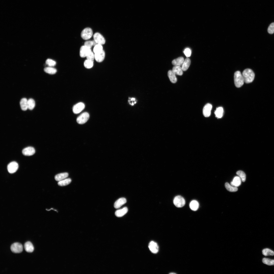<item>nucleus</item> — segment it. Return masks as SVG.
<instances>
[{"label": "nucleus", "instance_id": "4be33fe9", "mask_svg": "<svg viewBox=\"0 0 274 274\" xmlns=\"http://www.w3.org/2000/svg\"><path fill=\"white\" fill-rule=\"evenodd\" d=\"M68 175L67 173H61L56 175L55 178L56 181H59L66 178Z\"/></svg>", "mask_w": 274, "mask_h": 274}, {"label": "nucleus", "instance_id": "aec40b11", "mask_svg": "<svg viewBox=\"0 0 274 274\" xmlns=\"http://www.w3.org/2000/svg\"><path fill=\"white\" fill-rule=\"evenodd\" d=\"M168 76L170 81L173 83H175L177 81V78L173 70H170L168 72Z\"/></svg>", "mask_w": 274, "mask_h": 274}, {"label": "nucleus", "instance_id": "5701e85b", "mask_svg": "<svg viewBox=\"0 0 274 274\" xmlns=\"http://www.w3.org/2000/svg\"><path fill=\"white\" fill-rule=\"evenodd\" d=\"M216 117L218 118H221L223 116L224 110L221 107H219L216 108L214 112Z\"/></svg>", "mask_w": 274, "mask_h": 274}, {"label": "nucleus", "instance_id": "c756f323", "mask_svg": "<svg viewBox=\"0 0 274 274\" xmlns=\"http://www.w3.org/2000/svg\"><path fill=\"white\" fill-rule=\"evenodd\" d=\"M262 252L263 254L265 256L274 255V252L268 248L263 249L262 251Z\"/></svg>", "mask_w": 274, "mask_h": 274}, {"label": "nucleus", "instance_id": "e433bc0d", "mask_svg": "<svg viewBox=\"0 0 274 274\" xmlns=\"http://www.w3.org/2000/svg\"><path fill=\"white\" fill-rule=\"evenodd\" d=\"M267 31L268 33L270 34H272L274 33V22L270 24L268 28Z\"/></svg>", "mask_w": 274, "mask_h": 274}, {"label": "nucleus", "instance_id": "4468645a", "mask_svg": "<svg viewBox=\"0 0 274 274\" xmlns=\"http://www.w3.org/2000/svg\"><path fill=\"white\" fill-rule=\"evenodd\" d=\"M95 58L96 61L100 62H102L104 59L105 56V53L103 50L102 51L95 53Z\"/></svg>", "mask_w": 274, "mask_h": 274}, {"label": "nucleus", "instance_id": "473e14b6", "mask_svg": "<svg viewBox=\"0 0 274 274\" xmlns=\"http://www.w3.org/2000/svg\"><path fill=\"white\" fill-rule=\"evenodd\" d=\"M236 174L241 178L243 182H245L246 179V175L244 172L239 170L236 172Z\"/></svg>", "mask_w": 274, "mask_h": 274}, {"label": "nucleus", "instance_id": "7c9ffc66", "mask_svg": "<svg viewBox=\"0 0 274 274\" xmlns=\"http://www.w3.org/2000/svg\"><path fill=\"white\" fill-rule=\"evenodd\" d=\"M35 105V102L33 99L30 98L28 100V109L30 110L33 109Z\"/></svg>", "mask_w": 274, "mask_h": 274}, {"label": "nucleus", "instance_id": "f03ea898", "mask_svg": "<svg viewBox=\"0 0 274 274\" xmlns=\"http://www.w3.org/2000/svg\"><path fill=\"white\" fill-rule=\"evenodd\" d=\"M234 80L235 85L237 88H240L243 85L244 80L242 75L240 71H237L235 72Z\"/></svg>", "mask_w": 274, "mask_h": 274}, {"label": "nucleus", "instance_id": "0eeeda50", "mask_svg": "<svg viewBox=\"0 0 274 274\" xmlns=\"http://www.w3.org/2000/svg\"><path fill=\"white\" fill-rule=\"evenodd\" d=\"M18 168V164L15 161L11 162L8 164L7 166L8 171L11 174L15 173L17 171Z\"/></svg>", "mask_w": 274, "mask_h": 274}, {"label": "nucleus", "instance_id": "412c9836", "mask_svg": "<svg viewBox=\"0 0 274 274\" xmlns=\"http://www.w3.org/2000/svg\"><path fill=\"white\" fill-rule=\"evenodd\" d=\"M24 248L25 251L28 252H32L34 249L32 244L30 242H27L25 243Z\"/></svg>", "mask_w": 274, "mask_h": 274}, {"label": "nucleus", "instance_id": "4c0bfd02", "mask_svg": "<svg viewBox=\"0 0 274 274\" xmlns=\"http://www.w3.org/2000/svg\"><path fill=\"white\" fill-rule=\"evenodd\" d=\"M87 59L93 61L95 58L94 55L91 51L86 57Z\"/></svg>", "mask_w": 274, "mask_h": 274}, {"label": "nucleus", "instance_id": "9d476101", "mask_svg": "<svg viewBox=\"0 0 274 274\" xmlns=\"http://www.w3.org/2000/svg\"><path fill=\"white\" fill-rule=\"evenodd\" d=\"M212 108V105L209 103L207 104L204 106L203 110V113L204 116L208 117L210 116Z\"/></svg>", "mask_w": 274, "mask_h": 274}, {"label": "nucleus", "instance_id": "b1692460", "mask_svg": "<svg viewBox=\"0 0 274 274\" xmlns=\"http://www.w3.org/2000/svg\"><path fill=\"white\" fill-rule=\"evenodd\" d=\"M190 60L188 58H186L182 65V68L183 71H186L189 68L191 64Z\"/></svg>", "mask_w": 274, "mask_h": 274}, {"label": "nucleus", "instance_id": "72a5a7b5", "mask_svg": "<svg viewBox=\"0 0 274 274\" xmlns=\"http://www.w3.org/2000/svg\"><path fill=\"white\" fill-rule=\"evenodd\" d=\"M84 65V67L87 68H91L93 65V61L87 59L85 61Z\"/></svg>", "mask_w": 274, "mask_h": 274}, {"label": "nucleus", "instance_id": "c9c22d12", "mask_svg": "<svg viewBox=\"0 0 274 274\" xmlns=\"http://www.w3.org/2000/svg\"><path fill=\"white\" fill-rule=\"evenodd\" d=\"M46 63L49 66L52 67L56 65V62L55 61L52 59H47L46 60Z\"/></svg>", "mask_w": 274, "mask_h": 274}, {"label": "nucleus", "instance_id": "f8f14e48", "mask_svg": "<svg viewBox=\"0 0 274 274\" xmlns=\"http://www.w3.org/2000/svg\"><path fill=\"white\" fill-rule=\"evenodd\" d=\"M148 247L151 251L153 253H156L159 251L158 246L157 243L154 241H152L150 242L148 245Z\"/></svg>", "mask_w": 274, "mask_h": 274}, {"label": "nucleus", "instance_id": "f704fd0d", "mask_svg": "<svg viewBox=\"0 0 274 274\" xmlns=\"http://www.w3.org/2000/svg\"><path fill=\"white\" fill-rule=\"evenodd\" d=\"M103 48L101 45L97 44L94 46L93 50L95 53H98L102 51L103 50Z\"/></svg>", "mask_w": 274, "mask_h": 274}, {"label": "nucleus", "instance_id": "423d86ee", "mask_svg": "<svg viewBox=\"0 0 274 274\" xmlns=\"http://www.w3.org/2000/svg\"><path fill=\"white\" fill-rule=\"evenodd\" d=\"M10 249L12 252L15 253H19L22 251L23 247L21 244L18 243H15L11 245Z\"/></svg>", "mask_w": 274, "mask_h": 274}, {"label": "nucleus", "instance_id": "20e7f679", "mask_svg": "<svg viewBox=\"0 0 274 274\" xmlns=\"http://www.w3.org/2000/svg\"><path fill=\"white\" fill-rule=\"evenodd\" d=\"M173 203L175 206L177 207L181 208L184 205L185 201L184 199L182 197L178 195L175 197L173 200Z\"/></svg>", "mask_w": 274, "mask_h": 274}, {"label": "nucleus", "instance_id": "6ab92c4d", "mask_svg": "<svg viewBox=\"0 0 274 274\" xmlns=\"http://www.w3.org/2000/svg\"><path fill=\"white\" fill-rule=\"evenodd\" d=\"M20 104L21 109L23 111H26L28 109V100L25 98L22 99L20 102Z\"/></svg>", "mask_w": 274, "mask_h": 274}, {"label": "nucleus", "instance_id": "ea45409f", "mask_svg": "<svg viewBox=\"0 0 274 274\" xmlns=\"http://www.w3.org/2000/svg\"><path fill=\"white\" fill-rule=\"evenodd\" d=\"M184 53L186 56L188 57L190 56L191 52V50L189 48H187L184 49Z\"/></svg>", "mask_w": 274, "mask_h": 274}, {"label": "nucleus", "instance_id": "1a4fd4ad", "mask_svg": "<svg viewBox=\"0 0 274 274\" xmlns=\"http://www.w3.org/2000/svg\"><path fill=\"white\" fill-rule=\"evenodd\" d=\"M85 107V105L82 102H79L73 106V112L75 114H78L84 109Z\"/></svg>", "mask_w": 274, "mask_h": 274}, {"label": "nucleus", "instance_id": "a211bd4d", "mask_svg": "<svg viewBox=\"0 0 274 274\" xmlns=\"http://www.w3.org/2000/svg\"><path fill=\"white\" fill-rule=\"evenodd\" d=\"M242 180L238 176L235 177L231 182V185L237 187L240 186Z\"/></svg>", "mask_w": 274, "mask_h": 274}, {"label": "nucleus", "instance_id": "ddd939ff", "mask_svg": "<svg viewBox=\"0 0 274 274\" xmlns=\"http://www.w3.org/2000/svg\"><path fill=\"white\" fill-rule=\"evenodd\" d=\"M23 155L26 156H31L35 153L34 148L32 147H28L24 149L22 151Z\"/></svg>", "mask_w": 274, "mask_h": 274}, {"label": "nucleus", "instance_id": "2eb2a0df", "mask_svg": "<svg viewBox=\"0 0 274 274\" xmlns=\"http://www.w3.org/2000/svg\"><path fill=\"white\" fill-rule=\"evenodd\" d=\"M127 202L126 199L124 198H120L117 200L114 204V207L116 209L120 208Z\"/></svg>", "mask_w": 274, "mask_h": 274}, {"label": "nucleus", "instance_id": "f3484780", "mask_svg": "<svg viewBox=\"0 0 274 274\" xmlns=\"http://www.w3.org/2000/svg\"><path fill=\"white\" fill-rule=\"evenodd\" d=\"M184 61L183 57H180L173 60L172 62V63L175 66H180L182 65Z\"/></svg>", "mask_w": 274, "mask_h": 274}, {"label": "nucleus", "instance_id": "39448f33", "mask_svg": "<svg viewBox=\"0 0 274 274\" xmlns=\"http://www.w3.org/2000/svg\"><path fill=\"white\" fill-rule=\"evenodd\" d=\"M89 117V115L88 112H83L77 117L76 119L77 122L79 124H84L88 121Z\"/></svg>", "mask_w": 274, "mask_h": 274}, {"label": "nucleus", "instance_id": "f257e3e1", "mask_svg": "<svg viewBox=\"0 0 274 274\" xmlns=\"http://www.w3.org/2000/svg\"><path fill=\"white\" fill-rule=\"evenodd\" d=\"M244 82L247 83L252 82L254 80L255 74L251 69L247 68L243 72L242 74Z\"/></svg>", "mask_w": 274, "mask_h": 274}, {"label": "nucleus", "instance_id": "393cba45", "mask_svg": "<svg viewBox=\"0 0 274 274\" xmlns=\"http://www.w3.org/2000/svg\"><path fill=\"white\" fill-rule=\"evenodd\" d=\"M190 207L191 209L192 210L196 211L199 208V203L196 200H193L190 203Z\"/></svg>", "mask_w": 274, "mask_h": 274}, {"label": "nucleus", "instance_id": "cd10ccee", "mask_svg": "<svg viewBox=\"0 0 274 274\" xmlns=\"http://www.w3.org/2000/svg\"><path fill=\"white\" fill-rule=\"evenodd\" d=\"M71 182V179L70 178H68L59 181L58 184L60 186H63L68 185Z\"/></svg>", "mask_w": 274, "mask_h": 274}, {"label": "nucleus", "instance_id": "a878e982", "mask_svg": "<svg viewBox=\"0 0 274 274\" xmlns=\"http://www.w3.org/2000/svg\"><path fill=\"white\" fill-rule=\"evenodd\" d=\"M172 70L175 75L181 76L183 74V70L181 67L179 66H175L173 68Z\"/></svg>", "mask_w": 274, "mask_h": 274}, {"label": "nucleus", "instance_id": "58836bf2", "mask_svg": "<svg viewBox=\"0 0 274 274\" xmlns=\"http://www.w3.org/2000/svg\"><path fill=\"white\" fill-rule=\"evenodd\" d=\"M84 45L90 48H91L93 46L92 41H85L84 43Z\"/></svg>", "mask_w": 274, "mask_h": 274}, {"label": "nucleus", "instance_id": "9b49d317", "mask_svg": "<svg viewBox=\"0 0 274 274\" xmlns=\"http://www.w3.org/2000/svg\"><path fill=\"white\" fill-rule=\"evenodd\" d=\"M91 51V48L84 45L83 46L81 47L80 49V56L82 58L86 57Z\"/></svg>", "mask_w": 274, "mask_h": 274}, {"label": "nucleus", "instance_id": "6e6552de", "mask_svg": "<svg viewBox=\"0 0 274 274\" xmlns=\"http://www.w3.org/2000/svg\"><path fill=\"white\" fill-rule=\"evenodd\" d=\"M94 40L97 44H104L105 43V40L104 37L98 32L95 33L93 35Z\"/></svg>", "mask_w": 274, "mask_h": 274}, {"label": "nucleus", "instance_id": "2f4dec72", "mask_svg": "<svg viewBox=\"0 0 274 274\" xmlns=\"http://www.w3.org/2000/svg\"><path fill=\"white\" fill-rule=\"evenodd\" d=\"M262 262L264 264L268 265H274V260L264 258L262 259Z\"/></svg>", "mask_w": 274, "mask_h": 274}, {"label": "nucleus", "instance_id": "c85d7f7f", "mask_svg": "<svg viewBox=\"0 0 274 274\" xmlns=\"http://www.w3.org/2000/svg\"><path fill=\"white\" fill-rule=\"evenodd\" d=\"M225 186L226 189L230 192H235L238 190V189L237 187L231 185L228 182H226L225 183Z\"/></svg>", "mask_w": 274, "mask_h": 274}, {"label": "nucleus", "instance_id": "a19ab883", "mask_svg": "<svg viewBox=\"0 0 274 274\" xmlns=\"http://www.w3.org/2000/svg\"><path fill=\"white\" fill-rule=\"evenodd\" d=\"M129 100V102L131 101V102H129V103L132 105H133L134 104H135L136 102V101H135V98H130Z\"/></svg>", "mask_w": 274, "mask_h": 274}, {"label": "nucleus", "instance_id": "79ce46f5", "mask_svg": "<svg viewBox=\"0 0 274 274\" xmlns=\"http://www.w3.org/2000/svg\"><path fill=\"white\" fill-rule=\"evenodd\" d=\"M92 41L93 43V46H94L97 44V43L94 40H93Z\"/></svg>", "mask_w": 274, "mask_h": 274}, {"label": "nucleus", "instance_id": "bb28decb", "mask_svg": "<svg viewBox=\"0 0 274 274\" xmlns=\"http://www.w3.org/2000/svg\"><path fill=\"white\" fill-rule=\"evenodd\" d=\"M44 71L46 73L50 74H54L57 71L56 68L50 66L45 68Z\"/></svg>", "mask_w": 274, "mask_h": 274}, {"label": "nucleus", "instance_id": "7ed1b4c3", "mask_svg": "<svg viewBox=\"0 0 274 274\" xmlns=\"http://www.w3.org/2000/svg\"><path fill=\"white\" fill-rule=\"evenodd\" d=\"M93 34V32L92 29L89 28H87L82 31L81 36L83 39L87 40L92 37Z\"/></svg>", "mask_w": 274, "mask_h": 274}, {"label": "nucleus", "instance_id": "dca6fc26", "mask_svg": "<svg viewBox=\"0 0 274 274\" xmlns=\"http://www.w3.org/2000/svg\"><path fill=\"white\" fill-rule=\"evenodd\" d=\"M128 209L127 207H125L122 209L116 210L115 213V215L117 217L123 216L128 212Z\"/></svg>", "mask_w": 274, "mask_h": 274}]
</instances>
